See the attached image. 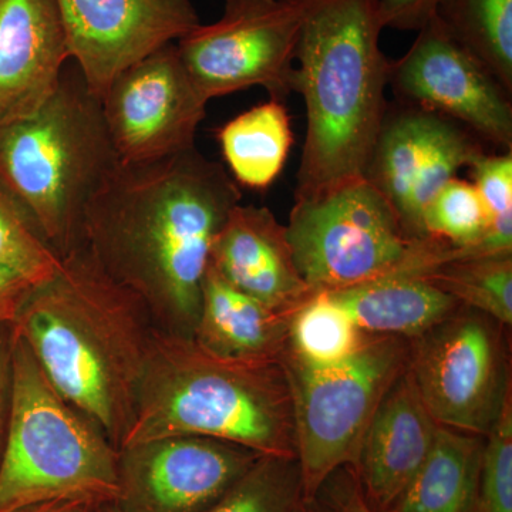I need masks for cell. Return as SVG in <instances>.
I'll use <instances>...</instances> for the list:
<instances>
[{"instance_id": "cell-22", "label": "cell", "mask_w": 512, "mask_h": 512, "mask_svg": "<svg viewBox=\"0 0 512 512\" xmlns=\"http://www.w3.org/2000/svg\"><path fill=\"white\" fill-rule=\"evenodd\" d=\"M217 138L237 183L266 190L284 170L293 146L291 117L284 103L271 100L228 121Z\"/></svg>"}, {"instance_id": "cell-36", "label": "cell", "mask_w": 512, "mask_h": 512, "mask_svg": "<svg viewBox=\"0 0 512 512\" xmlns=\"http://www.w3.org/2000/svg\"><path fill=\"white\" fill-rule=\"evenodd\" d=\"M97 507L99 505L83 503V501H49V503L26 505L8 512H96Z\"/></svg>"}, {"instance_id": "cell-2", "label": "cell", "mask_w": 512, "mask_h": 512, "mask_svg": "<svg viewBox=\"0 0 512 512\" xmlns=\"http://www.w3.org/2000/svg\"><path fill=\"white\" fill-rule=\"evenodd\" d=\"M10 328L60 396L120 450L157 329L136 293L113 281L82 247L33 286Z\"/></svg>"}, {"instance_id": "cell-21", "label": "cell", "mask_w": 512, "mask_h": 512, "mask_svg": "<svg viewBox=\"0 0 512 512\" xmlns=\"http://www.w3.org/2000/svg\"><path fill=\"white\" fill-rule=\"evenodd\" d=\"M444 119L409 104L387 106L363 178L389 201L402 222L414 178Z\"/></svg>"}, {"instance_id": "cell-31", "label": "cell", "mask_w": 512, "mask_h": 512, "mask_svg": "<svg viewBox=\"0 0 512 512\" xmlns=\"http://www.w3.org/2000/svg\"><path fill=\"white\" fill-rule=\"evenodd\" d=\"M473 512H512V389L488 431Z\"/></svg>"}, {"instance_id": "cell-16", "label": "cell", "mask_w": 512, "mask_h": 512, "mask_svg": "<svg viewBox=\"0 0 512 512\" xmlns=\"http://www.w3.org/2000/svg\"><path fill=\"white\" fill-rule=\"evenodd\" d=\"M208 265L238 291L279 311L295 312L315 293L299 274L286 225L266 207H234L212 242Z\"/></svg>"}, {"instance_id": "cell-33", "label": "cell", "mask_w": 512, "mask_h": 512, "mask_svg": "<svg viewBox=\"0 0 512 512\" xmlns=\"http://www.w3.org/2000/svg\"><path fill=\"white\" fill-rule=\"evenodd\" d=\"M32 288L25 276L0 265V328L15 322Z\"/></svg>"}, {"instance_id": "cell-28", "label": "cell", "mask_w": 512, "mask_h": 512, "mask_svg": "<svg viewBox=\"0 0 512 512\" xmlns=\"http://www.w3.org/2000/svg\"><path fill=\"white\" fill-rule=\"evenodd\" d=\"M490 227V215L471 181L453 178L424 215V237L457 248L458 256H477Z\"/></svg>"}, {"instance_id": "cell-27", "label": "cell", "mask_w": 512, "mask_h": 512, "mask_svg": "<svg viewBox=\"0 0 512 512\" xmlns=\"http://www.w3.org/2000/svg\"><path fill=\"white\" fill-rule=\"evenodd\" d=\"M302 500L298 460L261 456L205 512H292Z\"/></svg>"}, {"instance_id": "cell-17", "label": "cell", "mask_w": 512, "mask_h": 512, "mask_svg": "<svg viewBox=\"0 0 512 512\" xmlns=\"http://www.w3.org/2000/svg\"><path fill=\"white\" fill-rule=\"evenodd\" d=\"M437 427L407 367L380 403L352 470L373 511L386 512L406 490L429 456Z\"/></svg>"}, {"instance_id": "cell-30", "label": "cell", "mask_w": 512, "mask_h": 512, "mask_svg": "<svg viewBox=\"0 0 512 512\" xmlns=\"http://www.w3.org/2000/svg\"><path fill=\"white\" fill-rule=\"evenodd\" d=\"M62 259L40 238L36 229L0 190V265L25 276L33 286L52 278Z\"/></svg>"}, {"instance_id": "cell-34", "label": "cell", "mask_w": 512, "mask_h": 512, "mask_svg": "<svg viewBox=\"0 0 512 512\" xmlns=\"http://www.w3.org/2000/svg\"><path fill=\"white\" fill-rule=\"evenodd\" d=\"M348 470L338 480L330 477L326 481L329 484V501L326 507L332 512H375L363 497L355 473L350 468Z\"/></svg>"}, {"instance_id": "cell-9", "label": "cell", "mask_w": 512, "mask_h": 512, "mask_svg": "<svg viewBox=\"0 0 512 512\" xmlns=\"http://www.w3.org/2000/svg\"><path fill=\"white\" fill-rule=\"evenodd\" d=\"M309 0H225L215 23L178 40L185 69L205 100L264 87L284 103L296 93V50Z\"/></svg>"}, {"instance_id": "cell-18", "label": "cell", "mask_w": 512, "mask_h": 512, "mask_svg": "<svg viewBox=\"0 0 512 512\" xmlns=\"http://www.w3.org/2000/svg\"><path fill=\"white\" fill-rule=\"evenodd\" d=\"M293 313L279 311L245 295L208 265L192 340L212 355L225 359H282L288 350Z\"/></svg>"}, {"instance_id": "cell-13", "label": "cell", "mask_w": 512, "mask_h": 512, "mask_svg": "<svg viewBox=\"0 0 512 512\" xmlns=\"http://www.w3.org/2000/svg\"><path fill=\"white\" fill-rule=\"evenodd\" d=\"M261 454L198 436L141 441L119 450L120 512H205Z\"/></svg>"}, {"instance_id": "cell-11", "label": "cell", "mask_w": 512, "mask_h": 512, "mask_svg": "<svg viewBox=\"0 0 512 512\" xmlns=\"http://www.w3.org/2000/svg\"><path fill=\"white\" fill-rule=\"evenodd\" d=\"M389 84L399 103L456 121L501 153L512 151L511 94L437 16L390 63Z\"/></svg>"}, {"instance_id": "cell-20", "label": "cell", "mask_w": 512, "mask_h": 512, "mask_svg": "<svg viewBox=\"0 0 512 512\" xmlns=\"http://www.w3.org/2000/svg\"><path fill=\"white\" fill-rule=\"evenodd\" d=\"M484 441L437 427L429 456L386 512H473Z\"/></svg>"}, {"instance_id": "cell-12", "label": "cell", "mask_w": 512, "mask_h": 512, "mask_svg": "<svg viewBox=\"0 0 512 512\" xmlns=\"http://www.w3.org/2000/svg\"><path fill=\"white\" fill-rule=\"evenodd\" d=\"M101 110L120 163H150L195 147L208 101L168 43L114 77Z\"/></svg>"}, {"instance_id": "cell-15", "label": "cell", "mask_w": 512, "mask_h": 512, "mask_svg": "<svg viewBox=\"0 0 512 512\" xmlns=\"http://www.w3.org/2000/svg\"><path fill=\"white\" fill-rule=\"evenodd\" d=\"M69 59L56 0H0V126L35 114Z\"/></svg>"}, {"instance_id": "cell-25", "label": "cell", "mask_w": 512, "mask_h": 512, "mask_svg": "<svg viewBox=\"0 0 512 512\" xmlns=\"http://www.w3.org/2000/svg\"><path fill=\"white\" fill-rule=\"evenodd\" d=\"M424 275L464 308L511 326L512 254L464 256Z\"/></svg>"}, {"instance_id": "cell-5", "label": "cell", "mask_w": 512, "mask_h": 512, "mask_svg": "<svg viewBox=\"0 0 512 512\" xmlns=\"http://www.w3.org/2000/svg\"><path fill=\"white\" fill-rule=\"evenodd\" d=\"M119 164L77 66L35 114L0 126V190L60 259L83 247L87 207Z\"/></svg>"}, {"instance_id": "cell-37", "label": "cell", "mask_w": 512, "mask_h": 512, "mask_svg": "<svg viewBox=\"0 0 512 512\" xmlns=\"http://www.w3.org/2000/svg\"><path fill=\"white\" fill-rule=\"evenodd\" d=\"M292 512H332V511H330L328 507H322V505H320L318 503V498H315V500H305V498H303L301 503L296 505L295 510H293Z\"/></svg>"}, {"instance_id": "cell-23", "label": "cell", "mask_w": 512, "mask_h": 512, "mask_svg": "<svg viewBox=\"0 0 512 512\" xmlns=\"http://www.w3.org/2000/svg\"><path fill=\"white\" fill-rule=\"evenodd\" d=\"M436 16L512 94V0H443Z\"/></svg>"}, {"instance_id": "cell-26", "label": "cell", "mask_w": 512, "mask_h": 512, "mask_svg": "<svg viewBox=\"0 0 512 512\" xmlns=\"http://www.w3.org/2000/svg\"><path fill=\"white\" fill-rule=\"evenodd\" d=\"M487 153L483 141L456 121L444 119L439 133L431 144L426 160L414 178L409 205L404 215V228L413 237H424V215L458 171L468 167L481 154Z\"/></svg>"}, {"instance_id": "cell-14", "label": "cell", "mask_w": 512, "mask_h": 512, "mask_svg": "<svg viewBox=\"0 0 512 512\" xmlns=\"http://www.w3.org/2000/svg\"><path fill=\"white\" fill-rule=\"evenodd\" d=\"M70 57L94 96L117 74L201 25L191 0H56Z\"/></svg>"}, {"instance_id": "cell-6", "label": "cell", "mask_w": 512, "mask_h": 512, "mask_svg": "<svg viewBox=\"0 0 512 512\" xmlns=\"http://www.w3.org/2000/svg\"><path fill=\"white\" fill-rule=\"evenodd\" d=\"M117 495L119 450L60 396L28 345L12 330V389L0 456V512L49 501L109 504Z\"/></svg>"}, {"instance_id": "cell-19", "label": "cell", "mask_w": 512, "mask_h": 512, "mask_svg": "<svg viewBox=\"0 0 512 512\" xmlns=\"http://www.w3.org/2000/svg\"><path fill=\"white\" fill-rule=\"evenodd\" d=\"M328 295L366 335L407 340L419 339L461 306L420 272L384 276Z\"/></svg>"}, {"instance_id": "cell-1", "label": "cell", "mask_w": 512, "mask_h": 512, "mask_svg": "<svg viewBox=\"0 0 512 512\" xmlns=\"http://www.w3.org/2000/svg\"><path fill=\"white\" fill-rule=\"evenodd\" d=\"M241 198L224 167L197 147L120 163L87 207L83 247L136 293L158 330L192 338L212 242Z\"/></svg>"}, {"instance_id": "cell-32", "label": "cell", "mask_w": 512, "mask_h": 512, "mask_svg": "<svg viewBox=\"0 0 512 512\" xmlns=\"http://www.w3.org/2000/svg\"><path fill=\"white\" fill-rule=\"evenodd\" d=\"M443 0H379L383 28L417 32L436 16Z\"/></svg>"}, {"instance_id": "cell-29", "label": "cell", "mask_w": 512, "mask_h": 512, "mask_svg": "<svg viewBox=\"0 0 512 512\" xmlns=\"http://www.w3.org/2000/svg\"><path fill=\"white\" fill-rule=\"evenodd\" d=\"M467 168L490 215L478 254H512V151L481 154Z\"/></svg>"}, {"instance_id": "cell-8", "label": "cell", "mask_w": 512, "mask_h": 512, "mask_svg": "<svg viewBox=\"0 0 512 512\" xmlns=\"http://www.w3.org/2000/svg\"><path fill=\"white\" fill-rule=\"evenodd\" d=\"M412 342L367 335L355 355L336 365L306 366L285 352L303 498L315 500L339 470H355L370 423L406 372Z\"/></svg>"}, {"instance_id": "cell-35", "label": "cell", "mask_w": 512, "mask_h": 512, "mask_svg": "<svg viewBox=\"0 0 512 512\" xmlns=\"http://www.w3.org/2000/svg\"><path fill=\"white\" fill-rule=\"evenodd\" d=\"M10 389H12V329L0 328V456L8 429Z\"/></svg>"}, {"instance_id": "cell-38", "label": "cell", "mask_w": 512, "mask_h": 512, "mask_svg": "<svg viewBox=\"0 0 512 512\" xmlns=\"http://www.w3.org/2000/svg\"><path fill=\"white\" fill-rule=\"evenodd\" d=\"M96 512H120L119 508L114 505V503L109 504H101L97 507Z\"/></svg>"}, {"instance_id": "cell-3", "label": "cell", "mask_w": 512, "mask_h": 512, "mask_svg": "<svg viewBox=\"0 0 512 512\" xmlns=\"http://www.w3.org/2000/svg\"><path fill=\"white\" fill-rule=\"evenodd\" d=\"M379 0H309L296 50L308 128L295 200L363 178L387 106Z\"/></svg>"}, {"instance_id": "cell-10", "label": "cell", "mask_w": 512, "mask_h": 512, "mask_svg": "<svg viewBox=\"0 0 512 512\" xmlns=\"http://www.w3.org/2000/svg\"><path fill=\"white\" fill-rule=\"evenodd\" d=\"M460 308L412 342L409 370L439 426L483 437L497 419L511 377L487 316Z\"/></svg>"}, {"instance_id": "cell-7", "label": "cell", "mask_w": 512, "mask_h": 512, "mask_svg": "<svg viewBox=\"0 0 512 512\" xmlns=\"http://www.w3.org/2000/svg\"><path fill=\"white\" fill-rule=\"evenodd\" d=\"M299 274L313 292H332L402 272L433 271L456 248L413 237L365 178L295 200L286 225Z\"/></svg>"}, {"instance_id": "cell-4", "label": "cell", "mask_w": 512, "mask_h": 512, "mask_svg": "<svg viewBox=\"0 0 512 512\" xmlns=\"http://www.w3.org/2000/svg\"><path fill=\"white\" fill-rule=\"evenodd\" d=\"M173 436L210 437L261 456L296 458L292 389L284 357L261 362L225 359L192 338L156 329L136 416L121 448Z\"/></svg>"}, {"instance_id": "cell-24", "label": "cell", "mask_w": 512, "mask_h": 512, "mask_svg": "<svg viewBox=\"0 0 512 512\" xmlns=\"http://www.w3.org/2000/svg\"><path fill=\"white\" fill-rule=\"evenodd\" d=\"M366 336L328 292H315L292 315L286 353L306 366H332L355 355Z\"/></svg>"}]
</instances>
